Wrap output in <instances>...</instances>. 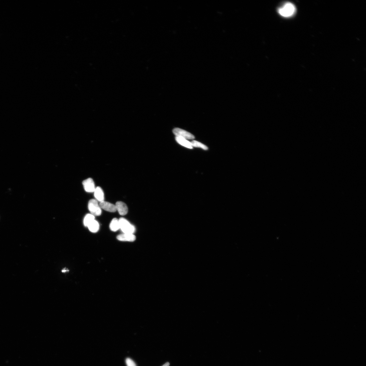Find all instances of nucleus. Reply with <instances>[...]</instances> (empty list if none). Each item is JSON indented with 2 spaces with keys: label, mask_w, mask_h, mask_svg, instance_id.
Wrapping results in <instances>:
<instances>
[{
  "label": "nucleus",
  "mask_w": 366,
  "mask_h": 366,
  "mask_svg": "<svg viewBox=\"0 0 366 366\" xmlns=\"http://www.w3.org/2000/svg\"><path fill=\"white\" fill-rule=\"evenodd\" d=\"M295 6L291 3L285 4L282 7L279 8L278 12L282 16L289 17L293 15L295 12Z\"/></svg>",
  "instance_id": "nucleus-1"
},
{
  "label": "nucleus",
  "mask_w": 366,
  "mask_h": 366,
  "mask_svg": "<svg viewBox=\"0 0 366 366\" xmlns=\"http://www.w3.org/2000/svg\"><path fill=\"white\" fill-rule=\"evenodd\" d=\"M120 229L124 233L132 234L135 231V228L133 225L131 224L128 220L124 218H121L119 219Z\"/></svg>",
  "instance_id": "nucleus-2"
},
{
  "label": "nucleus",
  "mask_w": 366,
  "mask_h": 366,
  "mask_svg": "<svg viewBox=\"0 0 366 366\" xmlns=\"http://www.w3.org/2000/svg\"><path fill=\"white\" fill-rule=\"evenodd\" d=\"M88 209L91 214L94 216H99L101 215L102 209L97 200L92 199L89 201L88 205Z\"/></svg>",
  "instance_id": "nucleus-3"
},
{
  "label": "nucleus",
  "mask_w": 366,
  "mask_h": 366,
  "mask_svg": "<svg viewBox=\"0 0 366 366\" xmlns=\"http://www.w3.org/2000/svg\"><path fill=\"white\" fill-rule=\"evenodd\" d=\"M173 132L176 137H180L187 139H193L195 137L191 133L186 131L178 128L173 129Z\"/></svg>",
  "instance_id": "nucleus-4"
},
{
  "label": "nucleus",
  "mask_w": 366,
  "mask_h": 366,
  "mask_svg": "<svg viewBox=\"0 0 366 366\" xmlns=\"http://www.w3.org/2000/svg\"><path fill=\"white\" fill-rule=\"evenodd\" d=\"M82 185L86 192L92 193L94 192L96 188L94 181L92 178H88L84 180L82 182Z\"/></svg>",
  "instance_id": "nucleus-5"
},
{
  "label": "nucleus",
  "mask_w": 366,
  "mask_h": 366,
  "mask_svg": "<svg viewBox=\"0 0 366 366\" xmlns=\"http://www.w3.org/2000/svg\"><path fill=\"white\" fill-rule=\"evenodd\" d=\"M117 210L120 215L124 216L128 212V207L124 202H117L115 204Z\"/></svg>",
  "instance_id": "nucleus-6"
},
{
  "label": "nucleus",
  "mask_w": 366,
  "mask_h": 366,
  "mask_svg": "<svg viewBox=\"0 0 366 366\" xmlns=\"http://www.w3.org/2000/svg\"><path fill=\"white\" fill-rule=\"evenodd\" d=\"M99 206L102 209L110 212H115L117 211L115 205L110 202L103 201L100 203Z\"/></svg>",
  "instance_id": "nucleus-7"
},
{
  "label": "nucleus",
  "mask_w": 366,
  "mask_h": 366,
  "mask_svg": "<svg viewBox=\"0 0 366 366\" xmlns=\"http://www.w3.org/2000/svg\"><path fill=\"white\" fill-rule=\"evenodd\" d=\"M117 239L124 242H133L136 240V237L132 234L124 233L118 235Z\"/></svg>",
  "instance_id": "nucleus-8"
},
{
  "label": "nucleus",
  "mask_w": 366,
  "mask_h": 366,
  "mask_svg": "<svg viewBox=\"0 0 366 366\" xmlns=\"http://www.w3.org/2000/svg\"><path fill=\"white\" fill-rule=\"evenodd\" d=\"M94 193L96 200L100 202L104 201V194L101 187H96Z\"/></svg>",
  "instance_id": "nucleus-9"
},
{
  "label": "nucleus",
  "mask_w": 366,
  "mask_h": 366,
  "mask_svg": "<svg viewBox=\"0 0 366 366\" xmlns=\"http://www.w3.org/2000/svg\"><path fill=\"white\" fill-rule=\"evenodd\" d=\"M175 139L178 144L182 145V146L186 147V148L192 149L193 147L192 146L191 142H189L187 140L183 138L180 137H175Z\"/></svg>",
  "instance_id": "nucleus-10"
},
{
  "label": "nucleus",
  "mask_w": 366,
  "mask_h": 366,
  "mask_svg": "<svg viewBox=\"0 0 366 366\" xmlns=\"http://www.w3.org/2000/svg\"><path fill=\"white\" fill-rule=\"evenodd\" d=\"M88 228L92 232L95 233L99 231V224L97 221L94 220L91 222L88 226Z\"/></svg>",
  "instance_id": "nucleus-11"
},
{
  "label": "nucleus",
  "mask_w": 366,
  "mask_h": 366,
  "mask_svg": "<svg viewBox=\"0 0 366 366\" xmlns=\"http://www.w3.org/2000/svg\"><path fill=\"white\" fill-rule=\"evenodd\" d=\"M110 228L111 231L116 232L120 229L119 219L117 218L113 219L110 224Z\"/></svg>",
  "instance_id": "nucleus-12"
},
{
  "label": "nucleus",
  "mask_w": 366,
  "mask_h": 366,
  "mask_svg": "<svg viewBox=\"0 0 366 366\" xmlns=\"http://www.w3.org/2000/svg\"><path fill=\"white\" fill-rule=\"evenodd\" d=\"M95 219V216L91 214H88L85 217L84 220V226L88 227V225Z\"/></svg>",
  "instance_id": "nucleus-13"
},
{
  "label": "nucleus",
  "mask_w": 366,
  "mask_h": 366,
  "mask_svg": "<svg viewBox=\"0 0 366 366\" xmlns=\"http://www.w3.org/2000/svg\"><path fill=\"white\" fill-rule=\"evenodd\" d=\"M191 142L192 146V147H196V148H202L203 149H204V150H207L208 149L207 146H205V145L199 142L196 141H193Z\"/></svg>",
  "instance_id": "nucleus-14"
},
{
  "label": "nucleus",
  "mask_w": 366,
  "mask_h": 366,
  "mask_svg": "<svg viewBox=\"0 0 366 366\" xmlns=\"http://www.w3.org/2000/svg\"><path fill=\"white\" fill-rule=\"evenodd\" d=\"M126 361L127 366H137L134 361L130 358H127Z\"/></svg>",
  "instance_id": "nucleus-15"
},
{
  "label": "nucleus",
  "mask_w": 366,
  "mask_h": 366,
  "mask_svg": "<svg viewBox=\"0 0 366 366\" xmlns=\"http://www.w3.org/2000/svg\"><path fill=\"white\" fill-rule=\"evenodd\" d=\"M68 271H69V270L66 268H64L62 269L61 271V272L63 273H66V272H68Z\"/></svg>",
  "instance_id": "nucleus-16"
},
{
  "label": "nucleus",
  "mask_w": 366,
  "mask_h": 366,
  "mask_svg": "<svg viewBox=\"0 0 366 366\" xmlns=\"http://www.w3.org/2000/svg\"><path fill=\"white\" fill-rule=\"evenodd\" d=\"M169 366V363L168 362H167L166 363H165L163 365H162V366Z\"/></svg>",
  "instance_id": "nucleus-17"
}]
</instances>
